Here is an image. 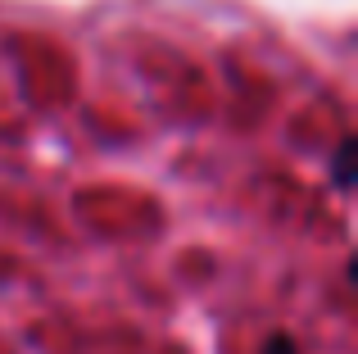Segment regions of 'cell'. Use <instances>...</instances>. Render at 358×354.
<instances>
[{"label":"cell","mask_w":358,"mask_h":354,"mask_svg":"<svg viewBox=\"0 0 358 354\" xmlns=\"http://www.w3.org/2000/svg\"><path fill=\"white\" fill-rule=\"evenodd\" d=\"M331 177H336L341 191L354 186V141H350V136H345V141L336 146V155H331Z\"/></svg>","instance_id":"obj_1"},{"label":"cell","mask_w":358,"mask_h":354,"mask_svg":"<svg viewBox=\"0 0 358 354\" xmlns=\"http://www.w3.org/2000/svg\"><path fill=\"white\" fill-rule=\"evenodd\" d=\"M263 354H299V346L286 337V332H277V337H268V346H263Z\"/></svg>","instance_id":"obj_2"}]
</instances>
